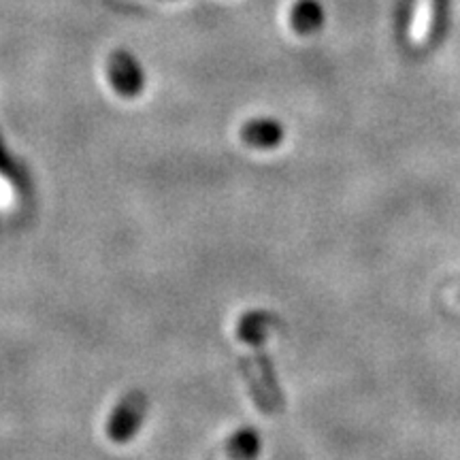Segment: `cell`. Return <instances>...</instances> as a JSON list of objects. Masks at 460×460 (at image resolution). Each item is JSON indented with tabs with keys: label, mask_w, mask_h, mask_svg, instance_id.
I'll return each mask as SVG.
<instances>
[{
	"label": "cell",
	"mask_w": 460,
	"mask_h": 460,
	"mask_svg": "<svg viewBox=\"0 0 460 460\" xmlns=\"http://www.w3.org/2000/svg\"><path fill=\"white\" fill-rule=\"evenodd\" d=\"M322 24V9L314 0H303L296 4L295 13H292V26L298 32H312Z\"/></svg>",
	"instance_id": "cell-7"
},
{
	"label": "cell",
	"mask_w": 460,
	"mask_h": 460,
	"mask_svg": "<svg viewBox=\"0 0 460 460\" xmlns=\"http://www.w3.org/2000/svg\"><path fill=\"white\" fill-rule=\"evenodd\" d=\"M0 171H3V172L11 171V160L7 156V149H4L3 141H0Z\"/></svg>",
	"instance_id": "cell-9"
},
{
	"label": "cell",
	"mask_w": 460,
	"mask_h": 460,
	"mask_svg": "<svg viewBox=\"0 0 460 460\" xmlns=\"http://www.w3.org/2000/svg\"><path fill=\"white\" fill-rule=\"evenodd\" d=\"M458 296H460V292H458Z\"/></svg>",
	"instance_id": "cell-10"
},
{
	"label": "cell",
	"mask_w": 460,
	"mask_h": 460,
	"mask_svg": "<svg viewBox=\"0 0 460 460\" xmlns=\"http://www.w3.org/2000/svg\"><path fill=\"white\" fill-rule=\"evenodd\" d=\"M261 454V435L252 429H243L230 437L226 446L228 460H256Z\"/></svg>",
	"instance_id": "cell-5"
},
{
	"label": "cell",
	"mask_w": 460,
	"mask_h": 460,
	"mask_svg": "<svg viewBox=\"0 0 460 460\" xmlns=\"http://www.w3.org/2000/svg\"><path fill=\"white\" fill-rule=\"evenodd\" d=\"M11 199H13V190H11L7 180H3V177H0V205L7 207L11 203Z\"/></svg>",
	"instance_id": "cell-8"
},
{
	"label": "cell",
	"mask_w": 460,
	"mask_h": 460,
	"mask_svg": "<svg viewBox=\"0 0 460 460\" xmlns=\"http://www.w3.org/2000/svg\"><path fill=\"white\" fill-rule=\"evenodd\" d=\"M269 322H271V315H269V314H262V312L247 314L245 318H241V322H239V335L245 339V343H250L252 348H254L256 352H258V358H261V367H262L264 377H267L269 382H271L275 394H278V384H275V371L271 369V365H269V362H267V354L262 352L264 332H267Z\"/></svg>",
	"instance_id": "cell-3"
},
{
	"label": "cell",
	"mask_w": 460,
	"mask_h": 460,
	"mask_svg": "<svg viewBox=\"0 0 460 460\" xmlns=\"http://www.w3.org/2000/svg\"><path fill=\"white\" fill-rule=\"evenodd\" d=\"M109 79H111L113 90L122 94L124 99L139 96L143 85H146V77H143L139 62L130 54H126V51H115L111 56V60H109Z\"/></svg>",
	"instance_id": "cell-2"
},
{
	"label": "cell",
	"mask_w": 460,
	"mask_h": 460,
	"mask_svg": "<svg viewBox=\"0 0 460 460\" xmlns=\"http://www.w3.org/2000/svg\"><path fill=\"white\" fill-rule=\"evenodd\" d=\"M149 401L143 390H132L115 405V410L109 418L107 435L115 444H126L141 430L143 420H146Z\"/></svg>",
	"instance_id": "cell-1"
},
{
	"label": "cell",
	"mask_w": 460,
	"mask_h": 460,
	"mask_svg": "<svg viewBox=\"0 0 460 460\" xmlns=\"http://www.w3.org/2000/svg\"><path fill=\"white\" fill-rule=\"evenodd\" d=\"M433 13H435V0H418L416 9H413V22L410 37L416 45L429 41L430 28H433Z\"/></svg>",
	"instance_id": "cell-6"
},
{
	"label": "cell",
	"mask_w": 460,
	"mask_h": 460,
	"mask_svg": "<svg viewBox=\"0 0 460 460\" xmlns=\"http://www.w3.org/2000/svg\"><path fill=\"white\" fill-rule=\"evenodd\" d=\"M241 139L250 147L256 149H275L279 147L286 139V130L278 119L271 118H261L247 122L241 128Z\"/></svg>",
	"instance_id": "cell-4"
}]
</instances>
